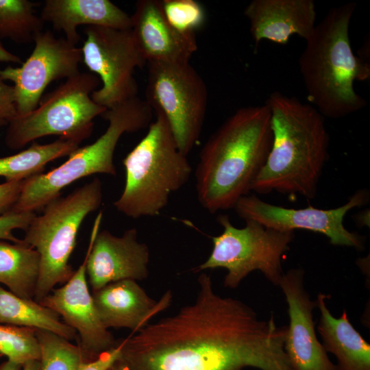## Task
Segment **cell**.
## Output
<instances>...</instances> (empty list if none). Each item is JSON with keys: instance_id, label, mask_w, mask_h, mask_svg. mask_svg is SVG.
<instances>
[{"instance_id": "obj_34", "label": "cell", "mask_w": 370, "mask_h": 370, "mask_svg": "<svg viewBox=\"0 0 370 370\" xmlns=\"http://www.w3.org/2000/svg\"><path fill=\"white\" fill-rule=\"evenodd\" d=\"M22 366L8 360L0 365V370H21Z\"/></svg>"}, {"instance_id": "obj_29", "label": "cell", "mask_w": 370, "mask_h": 370, "mask_svg": "<svg viewBox=\"0 0 370 370\" xmlns=\"http://www.w3.org/2000/svg\"><path fill=\"white\" fill-rule=\"evenodd\" d=\"M36 216L33 212H8L0 215V240L10 241L14 243H21L22 239L14 236L13 230L21 229L25 230L31 221Z\"/></svg>"}, {"instance_id": "obj_1", "label": "cell", "mask_w": 370, "mask_h": 370, "mask_svg": "<svg viewBox=\"0 0 370 370\" xmlns=\"http://www.w3.org/2000/svg\"><path fill=\"white\" fill-rule=\"evenodd\" d=\"M197 282L193 303L120 341L130 370H294L284 350L287 326L219 295L206 273Z\"/></svg>"}, {"instance_id": "obj_19", "label": "cell", "mask_w": 370, "mask_h": 370, "mask_svg": "<svg viewBox=\"0 0 370 370\" xmlns=\"http://www.w3.org/2000/svg\"><path fill=\"white\" fill-rule=\"evenodd\" d=\"M92 298L103 325L125 328L135 333L156 314L168 308L172 295L166 291L160 300L151 299L136 280L110 283L92 291Z\"/></svg>"}, {"instance_id": "obj_3", "label": "cell", "mask_w": 370, "mask_h": 370, "mask_svg": "<svg viewBox=\"0 0 370 370\" xmlns=\"http://www.w3.org/2000/svg\"><path fill=\"white\" fill-rule=\"evenodd\" d=\"M264 103L271 112L272 145L251 190L314 198L329 158L325 117L311 104L279 91Z\"/></svg>"}, {"instance_id": "obj_7", "label": "cell", "mask_w": 370, "mask_h": 370, "mask_svg": "<svg viewBox=\"0 0 370 370\" xmlns=\"http://www.w3.org/2000/svg\"><path fill=\"white\" fill-rule=\"evenodd\" d=\"M98 178L64 197L48 203L42 214L31 221L22 239L40 255V273L34 300L40 302L56 284H65L73 275L70 256L78 230L86 216L102 202Z\"/></svg>"}, {"instance_id": "obj_31", "label": "cell", "mask_w": 370, "mask_h": 370, "mask_svg": "<svg viewBox=\"0 0 370 370\" xmlns=\"http://www.w3.org/2000/svg\"><path fill=\"white\" fill-rule=\"evenodd\" d=\"M23 180L0 184V215L9 212L16 202Z\"/></svg>"}, {"instance_id": "obj_9", "label": "cell", "mask_w": 370, "mask_h": 370, "mask_svg": "<svg viewBox=\"0 0 370 370\" xmlns=\"http://www.w3.org/2000/svg\"><path fill=\"white\" fill-rule=\"evenodd\" d=\"M217 220L223 230L212 237V252L195 271L224 268L227 273L223 284L234 288L249 273L259 270L278 285L284 273L282 258L289 249L294 232L267 227L254 220H245L243 227H236L226 214L219 215Z\"/></svg>"}, {"instance_id": "obj_24", "label": "cell", "mask_w": 370, "mask_h": 370, "mask_svg": "<svg viewBox=\"0 0 370 370\" xmlns=\"http://www.w3.org/2000/svg\"><path fill=\"white\" fill-rule=\"evenodd\" d=\"M82 142L59 138L48 144L33 142L27 149L14 155L0 158V176L5 182L21 181L41 173L49 162L69 156Z\"/></svg>"}, {"instance_id": "obj_12", "label": "cell", "mask_w": 370, "mask_h": 370, "mask_svg": "<svg viewBox=\"0 0 370 370\" xmlns=\"http://www.w3.org/2000/svg\"><path fill=\"white\" fill-rule=\"evenodd\" d=\"M369 201V190L360 189L347 203L336 208L325 210L309 206L294 209L273 205L257 196L247 195L241 197L234 208L245 221L254 220L280 231L309 230L325 235L333 245L362 249L364 238L347 230L343 220L350 210L365 206Z\"/></svg>"}, {"instance_id": "obj_37", "label": "cell", "mask_w": 370, "mask_h": 370, "mask_svg": "<svg viewBox=\"0 0 370 370\" xmlns=\"http://www.w3.org/2000/svg\"><path fill=\"white\" fill-rule=\"evenodd\" d=\"M2 356V355L0 354V358Z\"/></svg>"}, {"instance_id": "obj_22", "label": "cell", "mask_w": 370, "mask_h": 370, "mask_svg": "<svg viewBox=\"0 0 370 370\" xmlns=\"http://www.w3.org/2000/svg\"><path fill=\"white\" fill-rule=\"evenodd\" d=\"M38 252L23 242L0 240V283L13 294L33 299L40 273Z\"/></svg>"}, {"instance_id": "obj_4", "label": "cell", "mask_w": 370, "mask_h": 370, "mask_svg": "<svg viewBox=\"0 0 370 370\" xmlns=\"http://www.w3.org/2000/svg\"><path fill=\"white\" fill-rule=\"evenodd\" d=\"M356 3L331 8L306 40L299 68L307 97L324 117L340 119L360 110L367 101L355 81L370 77L369 64L352 50L349 27Z\"/></svg>"}, {"instance_id": "obj_5", "label": "cell", "mask_w": 370, "mask_h": 370, "mask_svg": "<svg viewBox=\"0 0 370 370\" xmlns=\"http://www.w3.org/2000/svg\"><path fill=\"white\" fill-rule=\"evenodd\" d=\"M123 164L125 187L113 204L133 219L159 214L171 195L182 188L193 173L187 156L180 151L166 120L159 114Z\"/></svg>"}, {"instance_id": "obj_35", "label": "cell", "mask_w": 370, "mask_h": 370, "mask_svg": "<svg viewBox=\"0 0 370 370\" xmlns=\"http://www.w3.org/2000/svg\"><path fill=\"white\" fill-rule=\"evenodd\" d=\"M39 360H34L25 362L23 366V370H39Z\"/></svg>"}, {"instance_id": "obj_10", "label": "cell", "mask_w": 370, "mask_h": 370, "mask_svg": "<svg viewBox=\"0 0 370 370\" xmlns=\"http://www.w3.org/2000/svg\"><path fill=\"white\" fill-rule=\"evenodd\" d=\"M146 101L166 121L180 151L197 143L208 104V90L190 62H147Z\"/></svg>"}, {"instance_id": "obj_36", "label": "cell", "mask_w": 370, "mask_h": 370, "mask_svg": "<svg viewBox=\"0 0 370 370\" xmlns=\"http://www.w3.org/2000/svg\"><path fill=\"white\" fill-rule=\"evenodd\" d=\"M108 370H130L127 365L120 358L117 360Z\"/></svg>"}, {"instance_id": "obj_25", "label": "cell", "mask_w": 370, "mask_h": 370, "mask_svg": "<svg viewBox=\"0 0 370 370\" xmlns=\"http://www.w3.org/2000/svg\"><path fill=\"white\" fill-rule=\"evenodd\" d=\"M35 5L28 0H0V39L21 44L34 42L44 24L34 13Z\"/></svg>"}, {"instance_id": "obj_16", "label": "cell", "mask_w": 370, "mask_h": 370, "mask_svg": "<svg viewBox=\"0 0 370 370\" xmlns=\"http://www.w3.org/2000/svg\"><path fill=\"white\" fill-rule=\"evenodd\" d=\"M304 275L302 269H291L283 273L278 283L289 316L285 352L294 370H337L318 340L312 315L317 302L310 299L304 288Z\"/></svg>"}, {"instance_id": "obj_30", "label": "cell", "mask_w": 370, "mask_h": 370, "mask_svg": "<svg viewBox=\"0 0 370 370\" xmlns=\"http://www.w3.org/2000/svg\"><path fill=\"white\" fill-rule=\"evenodd\" d=\"M16 116L14 87L0 77V126L8 125Z\"/></svg>"}, {"instance_id": "obj_27", "label": "cell", "mask_w": 370, "mask_h": 370, "mask_svg": "<svg viewBox=\"0 0 370 370\" xmlns=\"http://www.w3.org/2000/svg\"><path fill=\"white\" fill-rule=\"evenodd\" d=\"M0 354L23 366L40 358V347L36 330L0 323Z\"/></svg>"}, {"instance_id": "obj_33", "label": "cell", "mask_w": 370, "mask_h": 370, "mask_svg": "<svg viewBox=\"0 0 370 370\" xmlns=\"http://www.w3.org/2000/svg\"><path fill=\"white\" fill-rule=\"evenodd\" d=\"M0 62L22 64L21 58L8 51L0 39Z\"/></svg>"}, {"instance_id": "obj_18", "label": "cell", "mask_w": 370, "mask_h": 370, "mask_svg": "<svg viewBox=\"0 0 370 370\" xmlns=\"http://www.w3.org/2000/svg\"><path fill=\"white\" fill-rule=\"evenodd\" d=\"M244 14L256 47L262 40L286 45L295 34L306 40L316 25L313 0H253Z\"/></svg>"}, {"instance_id": "obj_14", "label": "cell", "mask_w": 370, "mask_h": 370, "mask_svg": "<svg viewBox=\"0 0 370 370\" xmlns=\"http://www.w3.org/2000/svg\"><path fill=\"white\" fill-rule=\"evenodd\" d=\"M99 212L94 222L86 258V274L92 291L123 280H143L149 275V249L138 240L136 228L116 236L108 230L99 232Z\"/></svg>"}, {"instance_id": "obj_11", "label": "cell", "mask_w": 370, "mask_h": 370, "mask_svg": "<svg viewBox=\"0 0 370 370\" xmlns=\"http://www.w3.org/2000/svg\"><path fill=\"white\" fill-rule=\"evenodd\" d=\"M84 32L82 60L102 82L101 87L91 94L92 99L109 109L137 97L134 71L143 68L146 62L132 29L86 26Z\"/></svg>"}, {"instance_id": "obj_23", "label": "cell", "mask_w": 370, "mask_h": 370, "mask_svg": "<svg viewBox=\"0 0 370 370\" xmlns=\"http://www.w3.org/2000/svg\"><path fill=\"white\" fill-rule=\"evenodd\" d=\"M60 317L40 302L20 297L0 286V323L49 331L69 341L73 339L75 330Z\"/></svg>"}, {"instance_id": "obj_15", "label": "cell", "mask_w": 370, "mask_h": 370, "mask_svg": "<svg viewBox=\"0 0 370 370\" xmlns=\"http://www.w3.org/2000/svg\"><path fill=\"white\" fill-rule=\"evenodd\" d=\"M86 258L62 286L53 288L40 303L56 312L78 334L84 362L97 359L116 345L99 316L86 280Z\"/></svg>"}, {"instance_id": "obj_32", "label": "cell", "mask_w": 370, "mask_h": 370, "mask_svg": "<svg viewBox=\"0 0 370 370\" xmlns=\"http://www.w3.org/2000/svg\"><path fill=\"white\" fill-rule=\"evenodd\" d=\"M121 344L116 345L110 350L101 354L95 360L83 362L79 370H108L117 360L121 358Z\"/></svg>"}, {"instance_id": "obj_20", "label": "cell", "mask_w": 370, "mask_h": 370, "mask_svg": "<svg viewBox=\"0 0 370 370\" xmlns=\"http://www.w3.org/2000/svg\"><path fill=\"white\" fill-rule=\"evenodd\" d=\"M40 18L64 34L69 42L77 45L79 25L131 29V16L109 0H47Z\"/></svg>"}, {"instance_id": "obj_8", "label": "cell", "mask_w": 370, "mask_h": 370, "mask_svg": "<svg viewBox=\"0 0 370 370\" xmlns=\"http://www.w3.org/2000/svg\"><path fill=\"white\" fill-rule=\"evenodd\" d=\"M100 83L92 73H79L48 93L29 113L16 116L8 125L5 143L18 149L39 138L58 136L82 142L93 130V119L107 108L91 94Z\"/></svg>"}, {"instance_id": "obj_2", "label": "cell", "mask_w": 370, "mask_h": 370, "mask_svg": "<svg viewBox=\"0 0 370 370\" xmlns=\"http://www.w3.org/2000/svg\"><path fill=\"white\" fill-rule=\"evenodd\" d=\"M264 103L238 108L210 136L195 173L198 201L210 213L234 208L251 191L272 145Z\"/></svg>"}, {"instance_id": "obj_28", "label": "cell", "mask_w": 370, "mask_h": 370, "mask_svg": "<svg viewBox=\"0 0 370 370\" xmlns=\"http://www.w3.org/2000/svg\"><path fill=\"white\" fill-rule=\"evenodd\" d=\"M160 7L169 23L178 32L195 34L206 21V12L195 0H162Z\"/></svg>"}, {"instance_id": "obj_6", "label": "cell", "mask_w": 370, "mask_h": 370, "mask_svg": "<svg viewBox=\"0 0 370 370\" xmlns=\"http://www.w3.org/2000/svg\"><path fill=\"white\" fill-rule=\"evenodd\" d=\"M153 110L136 97L107 109L101 116L108 121L105 132L95 142L79 147L60 166L23 180L20 195L10 212H34L60 197L66 186L95 173L116 175L114 153L121 136L149 127Z\"/></svg>"}, {"instance_id": "obj_13", "label": "cell", "mask_w": 370, "mask_h": 370, "mask_svg": "<svg viewBox=\"0 0 370 370\" xmlns=\"http://www.w3.org/2000/svg\"><path fill=\"white\" fill-rule=\"evenodd\" d=\"M34 42L32 53L20 67L0 69V77L13 83L17 116L34 110L50 83L79 73L82 61L81 48L51 31L39 32Z\"/></svg>"}, {"instance_id": "obj_21", "label": "cell", "mask_w": 370, "mask_h": 370, "mask_svg": "<svg viewBox=\"0 0 370 370\" xmlns=\"http://www.w3.org/2000/svg\"><path fill=\"white\" fill-rule=\"evenodd\" d=\"M319 293L316 300L321 317L318 331L326 352L337 359V370H370V345L354 328L346 310L338 318L328 308L325 299Z\"/></svg>"}, {"instance_id": "obj_17", "label": "cell", "mask_w": 370, "mask_h": 370, "mask_svg": "<svg viewBox=\"0 0 370 370\" xmlns=\"http://www.w3.org/2000/svg\"><path fill=\"white\" fill-rule=\"evenodd\" d=\"M131 20L136 44L146 64L190 62L197 50L196 34H183L173 27L160 1H138Z\"/></svg>"}, {"instance_id": "obj_26", "label": "cell", "mask_w": 370, "mask_h": 370, "mask_svg": "<svg viewBox=\"0 0 370 370\" xmlns=\"http://www.w3.org/2000/svg\"><path fill=\"white\" fill-rule=\"evenodd\" d=\"M40 347L39 370H79L84 362L81 350L53 332L36 330Z\"/></svg>"}]
</instances>
